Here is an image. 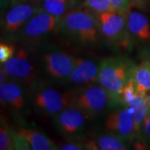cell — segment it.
<instances>
[{"instance_id":"4","label":"cell","mask_w":150,"mask_h":150,"mask_svg":"<svg viewBox=\"0 0 150 150\" xmlns=\"http://www.w3.org/2000/svg\"><path fill=\"white\" fill-rule=\"evenodd\" d=\"M135 65L124 56H112L100 60L97 83L108 93L115 106H120V94L132 77Z\"/></svg>"},{"instance_id":"15","label":"cell","mask_w":150,"mask_h":150,"mask_svg":"<svg viewBox=\"0 0 150 150\" xmlns=\"http://www.w3.org/2000/svg\"><path fill=\"white\" fill-rule=\"evenodd\" d=\"M127 26L132 43H148L150 42V23L148 17L141 11L131 7L126 15Z\"/></svg>"},{"instance_id":"23","label":"cell","mask_w":150,"mask_h":150,"mask_svg":"<svg viewBox=\"0 0 150 150\" xmlns=\"http://www.w3.org/2000/svg\"><path fill=\"white\" fill-rule=\"evenodd\" d=\"M60 150H84L86 149L84 141L79 139H69L64 144L58 145Z\"/></svg>"},{"instance_id":"9","label":"cell","mask_w":150,"mask_h":150,"mask_svg":"<svg viewBox=\"0 0 150 150\" xmlns=\"http://www.w3.org/2000/svg\"><path fill=\"white\" fill-rule=\"evenodd\" d=\"M72 93L73 104L82 109L93 120L116 107L108 93L98 83L73 89Z\"/></svg>"},{"instance_id":"3","label":"cell","mask_w":150,"mask_h":150,"mask_svg":"<svg viewBox=\"0 0 150 150\" xmlns=\"http://www.w3.org/2000/svg\"><path fill=\"white\" fill-rule=\"evenodd\" d=\"M59 84L40 78L28 88L33 110L38 115L53 117L73 104V93Z\"/></svg>"},{"instance_id":"2","label":"cell","mask_w":150,"mask_h":150,"mask_svg":"<svg viewBox=\"0 0 150 150\" xmlns=\"http://www.w3.org/2000/svg\"><path fill=\"white\" fill-rule=\"evenodd\" d=\"M41 78L64 86L74 69L76 57L51 42H45L35 48Z\"/></svg>"},{"instance_id":"27","label":"cell","mask_w":150,"mask_h":150,"mask_svg":"<svg viewBox=\"0 0 150 150\" xmlns=\"http://www.w3.org/2000/svg\"><path fill=\"white\" fill-rule=\"evenodd\" d=\"M6 80H8V78L6 76L3 67H2V64H0V84H2Z\"/></svg>"},{"instance_id":"18","label":"cell","mask_w":150,"mask_h":150,"mask_svg":"<svg viewBox=\"0 0 150 150\" xmlns=\"http://www.w3.org/2000/svg\"><path fill=\"white\" fill-rule=\"evenodd\" d=\"M132 79L137 92L148 95L150 93V59L135 65L132 72Z\"/></svg>"},{"instance_id":"8","label":"cell","mask_w":150,"mask_h":150,"mask_svg":"<svg viewBox=\"0 0 150 150\" xmlns=\"http://www.w3.org/2000/svg\"><path fill=\"white\" fill-rule=\"evenodd\" d=\"M127 14L111 10L96 15L100 37L108 45L120 52L132 47L127 26Z\"/></svg>"},{"instance_id":"11","label":"cell","mask_w":150,"mask_h":150,"mask_svg":"<svg viewBox=\"0 0 150 150\" xmlns=\"http://www.w3.org/2000/svg\"><path fill=\"white\" fill-rule=\"evenodd\" d=\"M32 107L28 88L13 80L0 84V109L22 116Z\"/></svg>"},{"instance_id":"10","label":"cell","mask_w":150,"mask_h":150,"mask_svg":"<svg viewBox=\"0 0 150 150\" xmlns=\"http://www.w3.org/2000/svg\"><path fill=\"white\" fill-rule=\"evenodd\" d=\"M52 120L61 135L69 139H79L93 119L79 108L72 104L53 116Z\"/></svg>"},{"instance_id":"6","label":"cell","mask_w":150,"mask_h":150,"mask_svg":"<svg viewBox=\"0 0 150 150\" xmlns=\"http://www.w3.org/2000/svg\"><path fill=\"white\" fill-rule=\"evenodd\" d=\"M8 79L20 83L29 88L41 78L35 50L20 44L14 54L1 64Z\"/></svg>"},{"instance_id":"26","label":"cell","mask_w":150,"mask_h":150,"mask_svg":"<svg viewBox=\"0 0 150 150\" xmlns=\"http://www.w3.org/2000/svg\"><path fill=\"white\" fill-rule=\"evenodd\" d=\"M131 7L139 9H146L150 5V0H129Z\"/></svg>"},{"instance_id":"29","label":"cell","mask_w":150,"mask_h":150,"mask_svg":"<svg viewBox=\"0 0 150 150\" xmlns=\"http://www.w3.org/2000/svg\"><path fill=\"white\" fill-rule=\"evenodd\" d=\"M147 100H148V105H149V108L150 112V93L147 95Z\"/></svg>"},{"instance_id":"13","label":"cell","mask_w":150,"mask_h":150,"mask_svg":"<svg viewBox=\"0 0 150 150\" xmlns=\"http://www.w3.org/2000/svg\"><path fill=\"white\" fill-rule=\"evenodd\" d=\"M100 61L90 57H76L74 69L65 87L77 89L97 83Z\"/></svg>"},{"instance_id":"14","label":"cell","mask_w":150,"mask_h":150,"mask_svg":"<svg viewBox=\"0 0 150 150\" xmlns=\"http://www.w3.org/2000/svg\"><path fill=\"white\" fill-rule=\"evenodd\" d=\"M16 149L58 150L59 147L43 132L29 128L15 129Z\"/></svg>"},{"instance_id":"5","label":"cell","mask_w":150,"mask_h":150,"mask_svg":"<svg viewBox=\"0 0 150 150\" xmlns=\"http://www.w3.org/2000/svg\"><path fill=\"white\" fill-rule=\"evenodd\" d=\"M59 19L53 15L39 9L28 20L14 36L13 42L35 50L42 43L58 33Z\"/></svg>"},{"instance_id":"25","label":"cell","mask_w":150,"mask_h":150,"mask_svg":"<svg viewBox=\"0 0 150 150\" xmlns=\"http://www.w3.org/2000/svg\"><path fill=\"white\" fill-rule=\"evenodd\" d=\"M113 10L119 12L123 14H127V13L131 8L129 0H110Z\"/></svg>"},{"instance_id":"7","label":"cell","mask_w":150,"mask_h":150,"mask_svg":"<svg viewBox=\"0 0 150 150\" xmlns=\"http://www.w3.org/2000/svg\"><path fill=\"white\" fill-rule=\"evenodd\" d=\"M39 9V0H8L0 10V32L4 38L13 42L17 33Z\"/></svg>"},{"instance_id":"21","label":"cell","mask_w":150,"mask_h":150,"mask_svg":"<svg viewBox=\"0 0 150 150\" xmlns=\"http://www.w3.org/2000/svg\"><path fill=\"white\" fill-rule=\"evenodd\" d=\"M83 4L95 15L113 10L110 0H83Z\"/></svg>"},{"instance_id":"28","label":"cell","mask_w":150,"mask_h":150,"mask_svg":"<svg viewBox=\"0 0 150 150\" xmlns=\"http://www.w3.org/2000/svg\"><path fill=\"white\" fill-rule=\"evenodd\" d=\"M8 0H0V10L3 8V7L5 5V4L7 3Z\"/></svg>"},{"instance_id":"1","label":"cell","mask_w":150,"mask_h":150,"mask_svg":"<svg viewBox=\"0 0 150 150\" xmlns=\"http://www.w3.org/2000/svg\"><path fill=\"white\" fill-rule=\"evenodd\" d=\"M58 33L66 40L83 47L93 46L101 38L96 15L83 4L59 19Z\"/></svg>"},{"instance_id":"16","label":"cell","mask_w":150,"mask_h":150,"mask_svg":"<svg viewBox=\"0 0 150 150\" xmlns=\"http://www.w3.org/2000/svg\"><path fill=\"white\" fill-rule=\"evenodd\" d=\"M86 149L88 150H126L129 144L119 136L104 130L90 139L84 140Z\"/></svg>"},{"instance_id":"20","label":"cell","mask_w":150,"mask_h":150,"mask_svg":"<svg viewBox=\"0 0 150 150\" xmlns=\"http://www.w3.org/2000/svg\"><path fill=\"white\" fill-rule=\"evenodd\" d=\"M16 149L15 129L8 123L0 109V150Z\"/></svg>"},{"instance_id":"22","label":"cell","mask_w":150,"mask_h":150,"mask_svg":"<svg viewBox=\"0 0 150 150\" xmlns=\"http://www.w3.org/2000/svg\"><path fill=\"white\" fill-rule=\"evenodd\" d=\"M16 46L10 41H0V64H4L8 61L14 54Z\"/></svg>"},{"instance_id":"12","label":"cell","mask_w":150,"mask_h":150,"mask_svg":"<svg viewBox=\"0 0 150 150\" xmlns=\"http://www.w3.org/2000/svg\"><path fill=\"white\" fill-rule=\"evenodd\" d=\"M104 130L116 134L129 145L139 138L131 109L127 106H117L108 112L104 121Z\"/></svg>"},{"instance_id":"19","label":"cell","mask_w":150,"mask_h":150,"mask_svg":"<svg viewBox=\"0 0 150 150\" xmlns=\"http://www.w3.org/2000/svg\"><path fill=\"white\" fill-rule=\"evenodd\" d=\"M126 106L129 107L132 111L134 120H135L136 129H137V132H138L140 138V128L142 126V123L144 122V118L148 115V113L149 112L147 95L140 94L138 93V94L134 97Z\"/></svg>"},{"instance_id":"17","label":"cell","mask_w":150,"mask_h":150,"mask_svg":"<svg viewBox=\"0 0 150 150\" xmlns=\"http://www.w3.org/2000/svg\"><path fill=\"white\" fill-rule=\"evenodd\" d=\"M81 4V0H39L40 9L58 19Z\"/></svg>"},{"instance_id":"24","label":"cell","mask_w":150,"mask_h":150,"mask_svg":"<svg viewBox=\"0 0 150 150\" xmlns=\"http://www.w3.org/2000/svg\"><path fill=\"white\" fill-rule=\"evenodd\" d=\"M140 138L148 144H150V112L144 118L140 128Z\"/></svg>"}]
</instances>
